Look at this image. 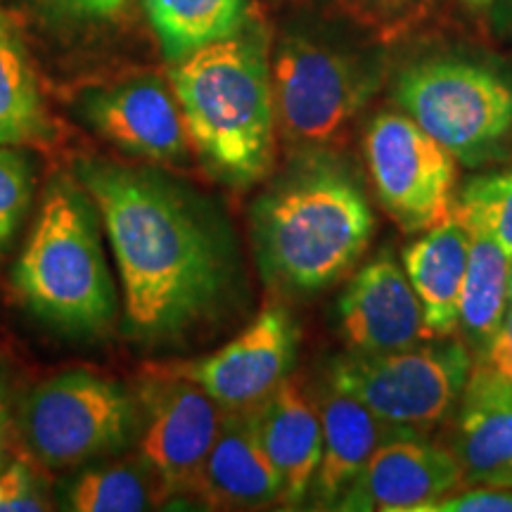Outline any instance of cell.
Here are the masks:
<instances>
[{
    "mask_svg": "<svg viewBox=\"0 0 512 512\" xmlns=\"http://www.w3.org/2000/svg\"><path fill=\"white\" fill-rule=\"evenodd\" d=\"M93 197L121 283V332L145 349L185 344L214 325L238 290V259L221 216L155 166L74 162Z\"/></svg>",
    "mask_w": 512,
    "mask_h": 512,
    "instance_id": "6da1fadb",
    "label": "cell"
},
{
    "mask_svg": "<svg viewBox=\"0 0 512 512\" xmlns=\"http://www.w3.org/2000/svg\"><path fill=\"white\" fill-rule=\"evenodd\" d=\"M256 264L273 290L313 294L335 285L373 238V211L335 159L302 155L252 207Z\"/></svg>",
    "mask_w": 512,
    "mask_h": 512,
    "instance_id": "7a4b0ae2",
    "label": "cell"
},
{
    "mask_svg": "<svg viewBox=\"0 0 512 512\" xmlns=\"http://www.w3.org/2000/svg\"><path fill=\"white\" fill-rule=\"evenodd\" d=\"M192 150L216 181L249 188L275 159V102L266 41L242 27L171 67Z\"/></svg>",
    "mask_w": 512,
    "mask_h": 512,
    "instance_id": "3957f363",
    "label": "cell"
},
{
    "mask_svg": "<svg viewBox=\"0 0 512 512\" xmlns=\"http://www.w3.org/2000/svg\"><path fill=\"white\" fill-rule=\"evenodd\" d=\"M12 285L19 304L50 330L74 339L110 335L119 294L102 247L100 211L79 178L48 183Z\"/></svg>",
    "mask_w": 512,
    "mask_h": 512,
    "instance_id": "277c9868",
    "label": "cell"
},
{
    "mask_svg": "<svg viewBox=\"0 0 512 512\" xmlns=\"http://www.w3.org/2000/svg\"><path fill=\"white\" fill-rule=\"evenodd\" d=\"M375 64L320 29L292 24L275 43V126L292 152L323 155L377 88Z\"/></svg>",
    "mask_w": 512,
    "mask_h": 512,
    "instance_id": "5b68a950",
    "label": "cell"
},
{
    "mask_svg": "<svg viewBox=\"0 0 512 512\" xmlns=\"http://www.w3.org/2000/svg\"><path fill=\"white\" fill-rule=\"evenodd\" d=\"M17 427L43 470L72 472L136 446L143 406L126 384L91 370H67L31 389Z\"/></svg>",
    "mask_w": 512,
    "mask_h": 512,
    "instance_id": "8992f818",
    "label": "cell"
},
{
    "mask_svg": "<svg viewBox=\"0 0 512 512\" xmlns=\"http://www.w3.org/2000/svg\"><path fill=\"white\" fill-rule=\"evenodd\" d=\"M472 358L463 342H434L337 358L330 384L368 406L389 425L427 430L446 418L463 396Z\"/></svg>",
    "mask_w": 512,
    "mask_h": 512,
    "instance_id": "52a82bcc",
    "label": "cell"
},
{
    "mask_svg": "<svg viewBox=\"0 0 512 512\" xmlns=\"http://www.w3.org/2000/svg\"><path fill=\"white\" fill-rule=\"evenodd\" d=\"M396 102L453 157L475 164L512 131V86L463 60H430L396 79Z\"/></svg>",
    "mask_w": 512,
    "mask_h": 512,
    "instance_id": "ba28073f",
    "label": "cell"
},
{
    "mask_svg": "<svg viewBox=\"0 0 512 512\" xmlns=\"http://www.w3.org/2000/svg\"><path fill=\"white\" fill-rule=\"evenodd\" d=\"M366 155L380 202L408 233H427L456 214V157L408 114H377Z\"/></svg>",
    "mask_w": 512,
    "mask_h": 512,
    "instance_id": "9c48e42d",
    "label": "cell"
},
{
    "mask_svg": "<svg viewBox=\"0 0 512 512\" xmlns=\"http://www.w3.org/2000/svg\"><path fill=\"white\" fill-rule=\"evenodd\" d=\"M143 406L136 456L157 479L164 501L200 496L202 472L219 432L223 408L171 370H159L138 389Z\"/></svg>",
    "mask_w": 512,
    "mask_h": 512,
    "instance_id": "30bf717a",
    "label": "cell"
},
{
    "mask_svg": "<svg viewBox=\"0 0 512 512\" xmlns=\"http://www.w3.org/2000/svg\"><path fill=\"white\" fill-rule=\"evenodd\" d=\"M74 110L95 136L128 157L157 166H188L195 152L174 88L155 74L86 88Z\"/></svg>",
    "mask_w": 512,
    "mask_h": 512,
    "instance_id": "8fae6325",
    "label": "cell"
},
{
    "mask_svg": "<svg viewBox=\"0 0 512 512\" xmlns=\"http://www.w3.org/2000/svg\"><path fill=\"white\" fill-rule=\"evenodd\" d=\"M297 339L299 330L290 311L268 306L216 354L166 370L202 387L223 411L254 408L290 377Z\"/></svg>",
    "mask_w": 512,
    "mask_h": 512,
    "instance_id": "7c38bea8",
    "label": "cell"
},
{
    "mask_svg": "<svg viewBox=\"0 0 512 512\" xmlns=\"http://www.w3.org/2000/svg\"><path fill=\"white\" fill-rule=\"evenodd\" d=\"M465 484L456 451L401 432L377 448L335 508L344 512H420Z\"/></svg>",
    "mask_w": 512,
    "mask_h": 512,
    "instance_id": "4fadbf2b",
    "label": "cell"
},
{
    "mask_svg": "<svg viewBox=\"0 0 512 512\" xmlns=\"http://www.w3.org/2000/svg\"><path fill=\"white\" fill-rule=\"evenodd\" d=\"M342 332L356 354H387L425 339L422 306L406 271L380 256L356 273L339 302Z\"/></svg>",
    "mask_w": 512,
    "mask_h": 512,
    "instance_id": "5bb4252c",
    "label": "cell"
},
{
    "mask_svg": "<svg viewBox=\"0 0 512 512\" xmlns=\"http://www.w3.org/2000/svg\"><path fill=\"white\" fill-rule=\"evenodd\" d=\"M200 498L209 508L252 510L280 501V475L259 432V406L223 411L204 463Z\"/></svg>",
    "mask_w": 512,
    "mask_h": 512,
    "instance_id": "9a60e30c",
    "label": "cell"
},
{
    "mask_svg": "<svg viewBox=\"0 0 512 512\" xmlns=\"http://www.w3.org/2000/svg\"><path fill=\"white\" fill-rule=\"evenodd\" d=\"M456 456L465 482L512 486V384L479 363L460 396Z\"/></svg>",
    "mask_w": 512,
    "mask_h": 512,
    "instance_id": "2e32d148",
    "label": "cell"
},
{
    "mask_svg": "<svg viewBox=\"0 0 512 512\" xmlns=\"http://www.w3.org/2000/svg\"><path fill=\"white\" fill-rule=\"evenodd\" d=\"M259 432L280 475L278 503L299 508L309 496L323 456V425L316 403L294 377H285L278 389L259 403Z\"/></svg>",
    "mask_w": 512,
    "mask_h": 512,
    "instance_id": "e0dca14e",
    "label": "cell"
},
{
    "mask_svg": "<svg viewBox=\"0 0 512 512\" xmlns=\"http://www.w3.org/2000/svg\"><path fill=\"white\" fill-rule=\"evenodd\" d=\"M318 413L323 425V456L311 489L318 508H335L377 448L396 434L411 430L389 425L368 406L332 384H328Z\"/></svg>",
    "mask_w": 512,
    "mask_h": 512,
    "instance_id": "ac0fdd59",
    "label": "cell"
},
{
    "mask_svg": "<svg viewBox=\"0 0 512 512\" xmlns=\"http://www.w3.org/2000/svg\"><path fill=\"white\" fill-rule=\"evenodd\" d=\"M470 230L453 214L451 219L427 230L403 254V266L422 306L427 337H448L460 325V292H463Z\"/></svg>",
    "mask_w": 512,
    "mask_h": 512,
    "instance_id": "d6986e66",
    "label": "cell"
},
{
    "mask_svg": "<svg viewBox=\"0 0 512 512\" xmlns=\"http://www.w3.org/2000/svg\"><path fill=\"white\" fill-rule=\"evenodd\" d=\"M467 230H470V249H467L463 292H460V328L482 351L501 328L508 311L512 259L498 245V240L482 228L467 223Z\"/></svg>",
    "mask_w": 512,
    "mask_h": 512,
    "instance_id": "ffe728a7",
    "label": "cell"
},
{
    "mask_svg": "<svg viewBox=\"0 0 512 512\" xmlns=\"http://www.w3.org/2000/svg\"><path fill=\"white\" fill-rule=\"evenodd\" d=\"M50 136L41 88L17 24L0 10V145L41 143Z\"/></svg>",
    "mask_w": 512,
    "mask_h": 512,
    "instance_id": "44dd1931",
    "label": "cell"
},
{
    "mask_svg": "<svg viewBox=\"0 0 512 512\" xmlns=\"http://www.w3.org/2000/svg\"><path fill=\"white\" fill-rule=\"evenodd\" d=\"M60 486L62 510L74 512H143L164 503L157 479L143 465V460H98L74 470Z\"/></svg>",
    "mask_w": 512,
    "mask_h": 512,
    "instance_id": "7402d4cb",
    "label": "cell"
},
{
    "mask_svg": "<svg viewBox=\"0 0 512 512\" xmlns=\"http://www.w3.org/2000/svg\"><path fill=\"white\" fill-rule=\"evenodd\" d=\"M162 53L171 64L245 27L247 0H143Z\"/></svg>",
    "mask_w": 512,
    "mask_h": 512,
    "instance_id": "603a6c76",
    "label": "cell"
},
{
    "mask_svg": "<svg viewBox=\"0 0 512 512\" xmlns=\"http://www.w3.org/2000/svg\"><path fill=\"white\" fill-rule=\"evenodd\" d=\"M456 214L498 240L512 259V169L467 183L456 202Z\"/></svg>",
    "mask_w": 512,
    "mask_h": 512,
    "instance_id": "cb8c5ba5",
    "label": "cell"
},
{
    "mask_svg": "<svg viewBox=\"0 0 512 512\" xmlns=\"http://www.w3.org/2000/svg\"><path fill=\"white\" fill-rule=\"evenodd\" d=\"M34 200V164L15 145H0V254L15 240Z\"/></svg>",
    "mask_w": 512,
    "mask_h": 512,
    "instance_id": "d4e9b609",
    "label": "cell"
},
{
    "mask_svg": "<svg viewBox=\"0 0 512 512\" xmlns=\"http://www.w3.org/2000/svg\"><path fill=\"white\" fill-rule=\"evenodd\" d=\"M0 512H41L48 510V489L36 470L24 460H10L0 465Z\"/></svg>",
    "mask_w": 512,
    "mask_h": 512,
    "instance_id": "484cf974",
    "label": "cell"
},
{
    "mask_svg": "<svg viewBox=\"0 0 512 512\" xmlns=\"http://www.w3.org/2000/svg\"><path fill=\"white\" fill-rule=\"evenodd\" d=\"M36 10L64 24H100L124 17L128 0H31Z\"/></svg>",
    "mask_w": 512,
    "mask_h": 512,
    "instance_id": "4316f807",
    "label": "cell"
},
{
    "mask_svg": "<svg viewBox=\"0 0 512 512\" xmlns=\"http://www.w3.org/2000/svg\"><path fill=\"white\" fill-rule=\"evenodd\" d=\"M420 512H512V491L475 489L446 494L425 505Z\"/></svg>",
    "mask_w": 512,
    "mask_h": 512,
    "instance_id": "83f0119b",
    "label": "cell"
},
{
    "mask_svg": "<svg viewBox=\"0 0 512 512\" xmlns=\"http://www.w3.org/2000/svg\"><path fill=\"white\" fill-rule=\"evenodd\" d=\"M479 366H484L489 373L501 377V380L512 384V297L505 311L501 328L496 330V335L491 337V342L482 349V361Z\"/></svg>",
    "mask_w": 512,
    "mask_h": 512,
    "instance_id": "f1b7e54d",
    "label": "cell"
},
{
    "mask_svg": "<svg viewBox=\"0 0 512 512\" xmlns=\"http://www.w3.org/2000/svg\"><path fill=\"white\" fill-rule=\"evenodd\" d=\"M12 437V401H10V387L5 370L0 366V458L5 456V448Z\"/></svg>",
    "mask_w": 512,
    "mask_h": 512,
    "instance_id": "f546056e",
    "label": "cell"
},
{
    "mask_svg": "<svg viewBox=\"0 0 512 512\" xmlns=\"http://www.w3.org/2000/svg\"><path fill=\"white\" fill-rule=\"evenodd\" d=\"M498 19L512 29V0H498Z\"/></svg>",
    "mask_w": 512,
    "mask_h": 512,
    "instance_id": "4dcf8cb0",
    "label": "cell"
},
{
    "mask_svg": "<svg viewBox=\"0 0 512 512\" xmlns=\"http://www.w3.org/2000/svg\"><path fill=\"white\" fill-rule=\"evenodd\" d=\"M491 3H494V0H467V5H470V8H477V10H482Z\"/></svg>",
    "mask_w": 512,
    "mask_h": 512,
    "instance_id": "1f68e13d",
    "label": "cell"
},
{
    "mask_svg": "<svg viewBox=\"0 0 512 512\" xmlns=\"http://www.w3.org/2000/svg\"><path fill=\"white\" fill-rule=\"evenodd\" d=\"M510 297H512V271H510Z\"/></svg>",
    "mask_w": 512,
    "mask_h": 512,
    "instance_id": "d6a6232c",
    "label": "cell"
}]
</instances>
